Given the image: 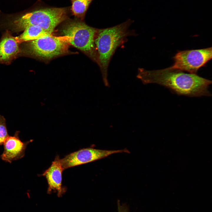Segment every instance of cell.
I'll use <instances>...</instances> for the list:
<instances>
[{
    "instance_id": "4fadbf2b",
    "label": "cell",
    "mask_w": 212,
    "mask_h": 212,
    "mask_svg": "<svg viewBox=\"0 0 212 212\" xmlns=\"http://www.w3.org/2000/svg\"><path fill=\"white\" fill-rule=\"evenodd\" d=\"M9 136L5 119L3 116L0 115V146L3 144Z\"/></svg>"
},
{
    "instance_id": "5b68a950",
    "label": "cell",
    "mask_w": 212,
    "mask_h": 212,
    "mask_svg": "<svg viewBox=\"0 0 212 212\" xmlns=\"http://www.w3.org/2000/svg\"><path fill=\"white\" fill-rule=\"evenodd\" d=\"M66 37L47 35L29 41L26 45V52L39 58L49 59L66 53L68 48Z\"/></svg>"
},
{
    "instance_id": "52a82bcc",
    "label": "cell",
    "mask_w": 212,
    "mask_h": 212,
    "mask_svg": "<svg viewBox=\"0 0 212 212\" xmlns=\"http://www.w3.org/2000/svg\"><path fill=\"white\" fill-rule=\"evenodd\" d=\"M122 153H129L126 149L117 150H106L93 148H83L71 153L61 159L64 170L69 168L95 161L112 154Z\"/></svg>"
},
{
    "instance_id": "3957f363",
    "label": "cell",
    "mask_w": 212,
    "mask_h": 212,
    "mask_svg": "<svg viewBox=\"0 0 212 212\" xmlns=\"http://www.w3.org/2000/svg\"><path fill=\"white\" fill-rule=\"evenodd\" d=\"M68 7H48L26 10L7 14L6 24L13 30L20 31L31 25L39 26L52 34L55 27L68 17Z\"/></svg>"
},
{
    "instance_id": "8fae6325",
    "label": "cell",
    "mask_w": 212,
    "mask_h": 212,
    "mask_svg": "<svg viewBox=\"0 0 212 212\" xmlns=\"http://www.w3.org/2000/svg\"><path fill=\"white\" fill-rule=\"evenodd\" d=\"M24 32L19 36L15 37L19 43L37 39L43 36L51 34L40 27L35 25L26 27Z\"/></svg>"
},
{
    "instance_id": "277c9868",
    "label": "cell",
    "mask_w": 212,
    "mask_h": 212,
    "mask_svg": "<svg viewBox=\"0 0 212 212\" xmlns=\"http://www.w3.org/2000/svg\"><path fill=\"white\" fill-rule=\"evenodd\" d=\"M98 30L82 21H71L64 26L62 33L69 44L84 52L97 64L95 40Z\"/></svg>"
},
{
    "instance_id": "9c48e42d",
    "label": "cell",
    "mask_w": 212,
    "mask_h": 212,
    "mask_svg": "<svg viewBox=\"0 0 212 212\" xmlns=\"http://www.w3.org/2000/svg\"><path fill=\"white\" fill-rule=\"evenodd\" d=\"M63 170L61 159L57 155L50 166L42 174L45 177L47 182L48 193L53 191H57L59 197L63 194L64 191L62 186V173Z\"/></svg>"
},
{
    "instance_id": "7a4b0ae2",
    "label": "cell",
    "mask_w": 212,
    "mask_h": 212,
    "mask_svg": "<svg viewBox=\"0 0 212 212\" xmlns=\"http://www.w3.org/2000/svg\"><path fill=\"white\" fill-rule=\"evenodd\" d=\"M133 21L129 19L116 26L98 29L95 40L98 56V63L105 86L110 87L108 71L112 58L117 48L123 44L130 36L137 34L129 29Z\"/></svg>"
},
{
    "instance_id": "5bb4252c",
    "label": "cell",
    "mask_w": 212,
    "mask_h": 212,
    "mask_svg": "<svg viewBox=\"0 0 212 212\" xmlns=\"http://www.w3.org/2000/svg\"><path fill=\"white\" fill-rule=\"evenodd\" d=\"M119 212H128V210L125 209H121L118 210Z\"/></svg>"
},
{
    "instance_id": "ba28073f",
    "label": "cell",
    "mask_w": 212,
    "mask_h": 212,
    "mask_svg": "<svg viewBox=\"0 0 212 212\" xmlns=\"http://www.w3.org/2000/svg\"><path fill=\"white\" fill-rule=\"evenodd\" d=\"M19 133L16 131L14 136H9L3 143L4 150L0 158L5 162L11 163L23 157L27 145L32 141L22 142L19 138Z\"/></svg>"
},
{
    "instance_id": "30bf717a",
    "label": "cell",
    "mask_w": 212,
    "mask_h": 212,
    "mask_svg": "<svg viewBox=\"0 0 212 212\" xmlns=\"http://www.w3.org/2000/svg\"><path fill=\"white\" fill-rule=\"evenodd\" d=\"M16 38L6 32L0 41V64L9 63L19 53L20 49Z\"/></svg>"
},
{
    "instance_id": "8992f818",
    "label": "cell",
    "mask_w": 212,
    "mask_h": 212,
    "mask_svg": "<svg viewBox=\"0 0 212 212\" xmlns=\"http://www.w3.org/2000/svg\"><path fill=\"white\" fill-rule=\"evenodd\" d=\"M212 52L211 47L179 51L173 57L174 64L168 68L196 74L199 68L211 59Z\"/></svg>"
},
{
    "instance_id": "7c38bea8",
    "label": "cell",
    "mask_w": 212,
    "mask_h": 212,
    "mask_svg": "<svg viewBox=\"0 0 212 212\" xmlns=\"http://www.w3.org/2000/svg\"><path fill=\"white\" fill-rule=\"evenodd\" d=\"M70 0L72 4L70 11L72 14L83 20L90 4L93 0Z\"/></svg>"
},
{
    "instance_id": "6da1fadb",
    "label": "cell",
    "mask_w": 212,
    "mask_h": 212,
    "mask_svg": "<svg viewBox=\"0 0 212 212\" xmlns=\"http://www.w3.org/2000/svg\"><path fill=\"white\" fill-rule=\"evenodd\" d=\"M136 77L144 84L160 85L179 95L196 97L211 95L208 88L211 81L196 74L186 73L168 68L153 70L139 68Z\"/></svg>"
}]
</instances>
